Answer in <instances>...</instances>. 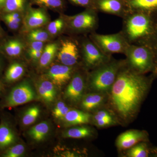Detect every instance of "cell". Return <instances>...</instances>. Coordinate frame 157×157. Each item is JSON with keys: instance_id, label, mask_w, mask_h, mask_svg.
Here are the masks:
<instances>
[{"instance_id": "obj_12", "label": "cell", "mask_w": 157, "mask_h": 157, "mask_svg": "<svg viewBox=\"0 0 157 157\" xmlns=\"http://www.w3.org/2000/svg\"><path fill=\"white\" fill-rule=\"evenodd\" d=\"M96 10L123 18L129 13L126 2L122 0H95Z\"/></svg>"}, {"instance_id": "obj_33", "label": "cell", "mask_w": 157, "mask_h": 157, "mask_svg": "<svg viewBox=\"0 0 157 157\" xmlns=\"http://www.w3.org/2000/svg\"><path fill=\"white\" fill-rule=\"evenodd\" d=\"M70 109L63 102H59L53 110L54 116L56 118L63 120Z\"/></svg>"}, {"instance_id": "obj_40", "label": "cell", "mask_w": 157, "mask_h": 157, "mask_svg": "<svg viewBox=\"0 0 157 157\" xmlns=\"http://www.w3.org/2000/svg\"><path fill=\"white\" fill-rule=\"evenodd\" d=\"M157 157V147H151V155Z\"/></svg>"}, {"instance_id": "obj_13", "label": "cell", "mask_w": 157, "mask_h": 157, "mask_svg": "<svg viewBox=\"0 0 157 157\" xmlns=\"http://www.w3.org/2000/svg\"><path fill=\"white\" fill-rule=\"evenodd\" d=\"M85 77L81 73L73 74L65 93V97L73 103H77L82 100L84 91Z\"/></svg>"}, {"instance_id": "obj_36", "label": "cell", "mask_w": 157, "mask_h": 157, "mask_svg": "<svg viewBox=\"0 0 157 157\" xmlns=\"http://www.w3.org/2000/svg\"><path fill=\"white\" fill-rule=\"evenodd\" d=\"M114 118L111 113L105 109H101L97 111L94 117V121L103 119Z\"/></svg>"}, {"instance_id": "obj_2", "label": "cell", "mask_w": 157, "mask_h": 157, "mask_svg": "<svg viewBox=\"0 0 157 157\" xmlns=\"http://www.w3.org/2000/svg\"><path fill=\"white\" fill-rule=\"evenodd\" d=\"M123 19L121 32L129 44L143 45L151 33L153 26L148 14L144 12H129Z\"/></svg>"}, {"instance_id": "obj_26", "label": "cell", "mask_w": 157, "mask_h": 157, "mask_svg": "<svg viewBox=\"0 0 157 157\" xmlns=\"http://www.w3.org/2000/svg\"><path fill=\"white\" fill-rule=\"evenodd\" d=\"M49 131L48 123L42 122L37 124L30 129L28 134L31 138L37 141L43 140Z\"/></svg>"}, {"instance_id": "obj_42", "label": "cell", "mask_w": 157, "mask_h": 157, "mask_svg": "<svg viewBox=\"0 0 157 157\" xmlns=\"http://www.w3.org/2000/svg\"><path fill=\"white\" fill-rule=\"evenodd\" d=\"M3 35V33L2 30V28H1V27H0V38H1L2 37Z\"/></svg>"}, {"instance_id": "obj_16", "label": "cell", "mask_w": 157, "mask_h": 157, "mask_svg": "<svg viewBox=\"0 0 157 157\" xmlns=\"http://www.w3.org/2000/svg\"><path fill=\"white\" fill-rule=\"evenodd\" d=\"M24 48V44L20 40L11 39L7 40L3 44L2 50L7 56L15 59L21 55Z\"/></svg>"}, {"instance_id": "obj_3", "label": "cell", "mask_w": 157, "mask_h": 157, "mask_svg": "<svg viewBox=\"0 0 157 157\" xmlns=\"http://www.w3.org/2000/svg\"><path fill=\"white\" fill-rule=\"evenodd\" d=\"M124 63L125 60H117L112 58L109 61L93 70L88 76L90 87L95 92L103 94L110 90Z\"/></svg>"}, {"instance_id": "obj_34", "label": "cell", "mask_w": 157, "mask_h": 157, "mask_svg": "<svg viewBox=\"0 0 157 157\" xmlns=\"http://www.w3.org/2000/svg\"><path fill=\"white\" fill-rule=\"evenodd\" d=\"M73 4L77 6L86 8V9L96 10L94 0H69Z\"/></svg>"}, {"instance_id": "obj_21", "label": "cell", "mask_w": 157, "mask_h": 157, "mask_svg": "<svg viewBox=\"0 0 157 157\" xmlns=\"http://www.w3.org/2000/svg\"><path fill=\"white\" fill-rule=\"evenodd\" d=\"M24 67L20 63L14 62L9 65L4 76V80L7 83H12L17 81L23 75Z\"/></svg>"}, {"instance_id": "obj_24", "label": "cell", "mask_w": 157, "mask_h": 157, "mask_svg": "<svg viewBox=\"0 0 157 157\" xmlns=\"http://www.w3.org/2000/svg\"><path fill=\"white\" fill-rule=\"evenodd\" d=\"M30 2L40 8L59 12H62L65 8L64 0H30Z\"/></svg>"}, {"instance_id": "obj_4", "label": "cell", "mask_w": 157, "mask_h": 157, "mask_svg": "<svg viewBox=\"0 0 157 157\" xmlns=\"http://www.w3.org/2000/svg\"><path fill=\"white\" fill-rule=\"evenodd\" d=\"M124 55L127 66L136 73L144 74L153 70V55L147 46L130 44Z\"/></svg>"}, {"instance_id": "obj_5", "label": "cell", "mask_w": 157, "mask_h": 157, "mask_svg": "<svg viewBox=\"0 0 157 157\" xmlns=\"http://www.w3.org/2000/svg\"><path fill=\"white\" fill-rule=\"evenodd\" d=\"M97 11L94 9H86L73 16L63 15L65 29L73 34H90L95 32L99 23Z\"/></svg>"}, {"instance_id": "obj_28", "label": "cell", "mask_w": 157, "mask_h": 157, "mask_svg": "<svg viewBox=\"0 0 157 157\" xmlns=\"http://www.w3.org/2000/svg\"><path fill=\"white\" fill-rule=\"evenodd\" d=\"M41 28L34 29L26 32V38L28 41H39L43 42H48L51 36L46 29Z\"/></svg>"}, {"instance_id": "obj_8", "label": "cell", "mask_w": 157, "mask_h": 157, "mask_svg": "<svg viewBox=\"0 0 157 157\" xmlns=\"http://www.w3.org/2000/svg\"><path fill=\"white\" fill-rule=\"evenodd\" d=\"M36 98V94L30 84L24 82L11 89L0 103V107L2 108L16 107L30 102Z\"/></svg>"}, {"instance_id": "obj_30", "label": "cell", "mask_w": 157, "mask_h": 157, "mask_svg": "<svg viewBox=\"0 0 157 157\" xmlns=\"http://www.w3.org/2000/svg\"><path fill=\"white\" fill-rule=\"evenodd\" d=\"M47 25L46 30L52 37L60 33L63 30L65 29L64 20L62 16L49 22Z\"/></svg>"}, {"instance_id": "obj_10", "label": "cell", "mask_w": 157, "mask_h": 157, "mask_svg": "<svg viewBox=\"0 0 157 157\" xmlns=\"http://www.w3.org/2000/svg\"><path fill=\"white\" fill-rule=\"evenodd\" d=\"M46 9L29 7L25 11L23 21L24 30L25 32L31 30L41 28L50 22V17Z\"/></svg>"}, {"instance_id": "obj_31", "label": "cell", "mask_w": 157, "mask_h": 157, "mask_svg": "<svg viewBox=\"0 0 157 157\" xmlns=\"http://www.w3.org/2000/svg\"><path fill=\"white\" fill-rule=\"evenodd\" d=\"M40 113V109L38 106L30 107L26 110L22 118L23 124L30 125L33 123L38 117Z\"/></svg>"}, {"instance_id": "obj_6", "label": "cell", "mask_w": 157, "mask_h": 157, "mask_svg": "<svg viewBox=\"0 0 157 157\" xmlns=\"http://www.w3.org/2000/svg\"><path fill=\"white\" fill-rule=\"evenodd\" d=\"M91 40L100 48L103 52L108 55L113 54H124L130 44L121 33L103 35L91 33L89 36Z\"/></svg>"}, {"instance_id": "obj_22", "label": "cell", "mask_w": 157, "mask_h": 157, "mask_svg": "<svg viewBox=\"0 0 157 157\" xmlns=\"http://www.w3.org/2000/svg\"><path fill=\"white\" fill-rule=\"evenodd\" d=\"M50 80L41 81L38 85V91L40 96L47 102H52L56 96L55 86Z\"/></svg>"}, {"instance_id": "obj_41", "label": "cell", "mask_w": 157, "mask_h": 157, "mask_svg": "<svg viewBox=\"0 0 157 157\" xmlns=\"http://www.w3.org/2000/svg\"><path fill=\"white\" fill-rule=\"evenodd\" d=\"M7 0H0V13L3 10Z\"/></svg>"}, {"instance_id": "obj_35", "label": "cell", "mask_w": 157, "mask_h": 157, "mask_svg": "<svg viewBox=\"0 0 157 157\" xmlns=\"http://www.w3.org/2000/svg\"><path fill=\"white\" fill-rule=\"evenodd\" d=\"M2 18L4 22L6 23V25L8 27V28L11 30H17L22 24L21 23L17 22V21H15L13 20L10 19V18L6 17L4 15H2Z\"/></svg>"}, {"instance_id": "obj_17", "label": "cell", "mask_w": 157, "mask_h": 157, "mask_svg": "<svg viewBox=\"0 0 157 157\" xmlns=\"http://www.w3.org/2000/svg\"><path fill=\"white\" fill-rule=\"evenodd\" d=\"M129 12H144L157 8V0H127Z\"/></svg>"}, {"instance_id": "obj_43", "label": "cell", "mask_w": 157, "mask_h": 157, "mask_svg": "<svg viewBox=\"0 0 157 157\" xmlns=\"http://www.w3.org/2000/svg\"><path fill=\"white\" fill-rule=\"evenodd\" d=\"M0 67H1V64H0Z\"/></svg>"}, {"instance_id": "obj_45", "label": "cell", "mask_w": 157, "mask_h": 157, "mask_svg": "<svg viewBox=\"0 0 157 157\" xmlns=\"http://www.w3.org/2000/svg\"><path fill=\"white\" fill-rule=\"evenodd\" d=\"M126 1H127V0H126Z\"/></svg>"}, {"instance_id": "obj_29", "label": "cell", "mask_w": 157, "mask_h": 157, "mask_svg": "<svg viewBox=\"0 0 157 157\" xmlns=\"http://www.w3.org/2000/svg\"><path fill=\"white\" fill-rule=\"evenodd\" d=\"M92 132L90 128L79 127L68 129L64 133V137L66 138H82L91 136Z\"/></svg>"}, {"instance_id": "obj_9", "label": "cell", "mask_w": 157, "mask_h": 157, "mask_svg": "<svg viewBox=\"0 0 157 157\" xmlns=\"http://www.w3.org/2000/svg\"><path fill=\"white\" fill-rule=\"evenodd\" d=\"M56 57L62 64L74 67L81 57L80 42L72 38L62 39L59 44Z\"/></svg>"}, {"instance_id": "obj_27", "label": "cell", "mask_w": 157, "mask_h": 157, "mask_svg": "<svg viewBox=\"0 0 157 157\" xmlns=\"http://www.w3.org/2000/svg\"><path fill=\"white\" fill-rule=\"evenodd\" d=\"M148 141H143L128 149L127 155L129 157H147L151 155Z\"/></svg>"}, {"instance_id": "obj_25", "label": "cell", "mask_w": 157, "mask_h": 157, "mask_svg": "<svg viewBox=\"0 0 157 157\" xmlns=\"http://www.w3.org/2000/svg\"><path fill=\"white\" fill-rule=\"evenodd\" d=\"M152 52L154 58V69L152 72L154 76H157V22L153 25L152 31L150 36L144 43Z\"/></svg>"}, {"instance_id": "obj_19", "label": "cell", "mask_w": 157, "mask_h": 157, "mask_svg": "<svg viewBox=\"0 0 157 157\" xmlns=\"http://www.w3.org/2000/svg\"><path fill=\"white\" fill-rule=\"evenodd\" d=\"M82 108L87 111H90L98 108L105 101V95L103 93L95 92L88 94L82 99Z\"/></svg>"}, {"instance_id": "obj_39", "label": "cell", "mask_w": 157, "mask_h": 157, "mask_svg": "<svg viewBox=\"0 0 157 157\" xmlns=\"http://www.w3.org/2000/svg\"><path fill=\"white\" fill-rule=\"evenodd\" d=\"M42 51H33L28 50L29 56L31 59L34 60H39L41 56H42Z\"/></svg>"}, {"instance_id": "obj_7", "label": "cell", "mask_w": 157, "mask_h": 157, "mask_svg": "<svg viewBox=\"0 0 157 157\" xmlns=\"http://www.w3.org/2000/svg\"><path fill=\"white\" fill-rule=\"evenodd\" d=\"M80 44L81 58L88 69L94 70L109 61L112 58V56L103 52L89 36L82 38Z\"/></svg>"}, {"instance_id": "obj_15", "label": "cell", "mask_w": 157, "mask_h": 157, "mask_svg": "<svg viewBox=\"0 0 157 157\" xmlns=\"http://www.w3.org/2000/svg\"><path fill=\"white\" fill-rule=\"evenodd\" d=\"M16 139V133L11 124L2 119L0 123V150L4 151L15 144Z\"/></svg>"}, {"instance_id": "obj_1", "label": "cell", "mask_w": 157, "mask_h": 157, "mask_svg": "<svg viewBox=\"0 0 157 157\" xmlns=\"http://www.w3.org/2000/svg\"><path fill=\"white\" fill-rule=\"evenodd\" d=\"M151 80L124 64L110 89L111 103L121 118L133 117L140 109L151 86Z\"/></svg>"}, {"instance_id": "obj_20", "label": "cell", "mask_w": 157, "mask_h": 157, "mask_svg": "<svg viewBox=\"0 0 157 157\" xmlns=\"http://www.w3.org/2000/svg\"><path fill=\"white\" fill-rule=\"evenodd\" d=\"M59 44L56 42H51L45 45L39 60L40 67H46L51 63L56 56Z\"/></svg>"}, {"instance_id": "obj_14", "label": "cell", "mask_w": 157, "mask_h": 157, "mask_svg": "<svg viewBox=\"0 0 157 157\" xmlns=\"http://www.w3.org/2000/svg\"><path fill=\"white\" fill-rule=\"evenodd\" d=\"M73 67L55 65L51 67L46 76L55 85L62 86L70 80L73 76Z\"/></svg>"}, {"instance_id": "obj_44", "label": "cell", "mask_w": 157, "mask_h": 157, "mask_svg": "<svg viewBox=\"0 0 157 157\" xmlns=\"http://www.w3.org/2000/svg\"><path fill=\"white\" fill-rule=\"evenodd\" d=\"M0 90H1V87H0Z\"/></svg>"}, {"instance_id": "obj_23", "label": "cell", "mask_w": 157, "mask_h": 157, "mask_svg": "<svg viewBox=\"0 0 157 157\" xmlns=\"http://www.w3.org/2000/svg\"><path fill=\"white\" fill-rule=\"evenodd\" d=\"M30 0H7L1 14L13 12L23 13L29 7Z\"/></svg>"}, {"instance_id": "obj_18", "label": "cell", "mask_w": 157, "mask_h": 157, "mask_svg": "<svg viewBox=\"0 0 157 157\" xmlns=\"http://www.w3.org/2000/svg\"><path fill=\"white\" fill-rule=\"evenodd\" d=\"M90 117L87 113L77 109H70L63 120L69 125H76L88 123L90 121Z\"/></svg>"}, {"instance_id": "obj_37", "label": "cell", "mask_w": 157, "mask_h": 157, "mask_svg": "<svg viewBox=\"0 0 157 157\" xmlns=\"http://www.w3.org/2000/svg\"><path fill=\"white\" fill-rule=\"evenodd\" d=\"M45 43L39 41H28V50H43L45 47Z\"/></svg>"}, {"instance_id": "obj_32", "label": "cell", "mask_w": 157, "mask_h": 157, "mask_svg": "<svg viewBox=\"0 0 157 157\" xmlns=\"http://www.w3.org/2000/svg\"><path fill=\"white\" fill-rule=\"evenodd\" d=\"M25 147L22 144H13L3 151L2 156L4 157H18L23 154Z\"/></svg>"}, {"instance_id": "obj_11", "label": "cell", "mask_w": 157, "mask_h": 157, "mask_svg": "<svg viewBox=\"0 0 157 157\" xmlns=\"http://www.w3.org/2000/svg\"><path fill=\"white\" fill-rule=\"evenodd\" d=\"M143 141H149V135L146 131L129 130L122 133L118 137L116 146L120 150L128 149Z\"/></svg>"}, {"instance_id": "obj_38", "label": "cell", "mask_w": 157, "mask_h": 157, "mask_svg": "<svg viewBox=\"0 0 157 157\" xmlns=\"http://www.w3.org/2000/svg\"><path fill=\"white\" fill-rule=\"evenodd\" d=\"M94 121L96 125L100 128H104L115 124V120L114 118L103 119L95 121Z\"/></svg>"}]
</instances>
